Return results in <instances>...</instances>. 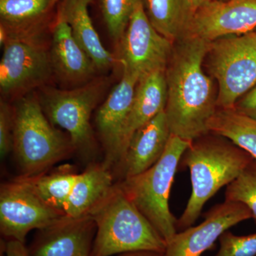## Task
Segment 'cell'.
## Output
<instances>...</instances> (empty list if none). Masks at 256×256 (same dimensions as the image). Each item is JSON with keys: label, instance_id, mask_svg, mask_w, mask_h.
I'll return each instance as SVG.
<instances>
[{"label": "cell", "instance_id": "1", "mask_svg": "<svg viewBox=\"0 0 256 256\" xmlns=\"http://www.w3.org/2000/svg\"><path fill=\"white\" fill-rule=\"evenodd\" d=\"M210 44L185 35L175 42L165 70L168 126L172 134L188 142L210 132L208 122L218 110V92L203 70Z\"/></svg>", "mask_w": 256, "mask_h": 256}, {"label": "cell", "instance_id": "2", "mask_svg": "<svg viewBox=\"0 0 256 256\" xmlns=\"http://www.w3.org/2000/svg\"><path fill=\"white\" fill-rule=\"evenodd\" d=\"M208 134L192 141L180 161V165L190 170L192 183L188 204L178 220L182 230L192 226L206 202L238 178L254 159L226 138Z\"/></svg>", "mask_w": 256, "mask_h": 256}, {"label": "cell", "instance_id": "3", "mask_svg": "<svg viewBox=\"0 0 256 256\" xmlns=\"http://www.w3.org/2000/svg\"><path fill=\"white\" fill-rule=\"evenodd\" d=\"M96 232L92 256L149 252L163 255L166 242L138 210L118 183L92 210Z\"/></svg>", "mask_w": 256, "mask_h": 256}, {"label": "cell", "instance_id": "4", "mask_svg": "<svg viewBox=\"0 0 256 256\" xmlns=\"http://www.w3.org/2000/svg\"><path fill=\"white\" fill-rule=\"evenodd\" d=\"M191 142L172 134L159 161L144 172L118 182L128 198L150 222L166 244L178 233L170 196L182 156Z\"/></svg>", "mask_w": 256, "mask_h": 256}, {"label": "cell", "instance_id": "5", "mask_svg": "<svg viewBox=\"0 0 256 256\" xmlns=\"http://www.w3.org/2000/svg\"><path fill=\"white\" fill-rule=\"evenodd\" d=\"M13 110V151L22 176L44 172L74 150L70 138L50 124L36 98H22Z\"/></svg>", "mask_w": 256, "mask_h": 256}, {"label": "cell", "instance_id": "6", "mask_svg": "<svg viewBox=\"0 0 256 256\" xmlns=\"http://www.w3.org/2000/svg\"><path fill=\"white\" fill-rule=\"evenodd\" d=\"M106 86V80L98 79L72 90L47 88L40 97L50 124L66 131L74 150L87 161L96 156L97 142L90 118Z\"/></svg>", "mask_w": 256, "mask_h": 256}, {"label": "cell", "instance_id": "7", "mask_svg": "<svg viewBox=\"0 0 256 256\" xmlns=\"http://www.w3.org/2000/svg\"><path fill=\"white\" fill-rule=\"evenodd\" d=\"M206 56L218 82V108H233L256 85V32L210 42Z\"/></svg>", "mask_w": 256, "mask_h": 256}, {"label": "cell", "instance_id": "8", "mask_svg": "<svg viewBox=\"0 0 256 256\" xmlns=\"http://www.w3.org/2000/svg\"><path fill=\"white\" fill-rule=\"evenodd\" d=\"M120 62L122 72L140 78L156 70H166L174 43L160 34L150 22L144 1L134 8L120 38Z\"/></svg>", "mask_w": 256, "mask_h": 256}, {"label": "cell", "instance_id": "9", "mask_svg": "<svg viewBox=\"0 0 256 256\" xmlns=\"http://www.w3.org/2000/svg\"><path fill=\"white\" fill-rule=\"evenodd\" d=\"M65 214L42 201L18 178L0 188V230L8 240L24 242L32 230L56 223Z\"/></svg>", "mask_w": 256, "mask_h": 256}, {"label": "cell", "instance_id": "10", "mask_svg": "<svg viewBox=\"0 0 256 256\" xmlns=\"http://www.w3.org/2000/svg\"><path fill=\"white\" fill-rule=\"evenodd\" d=\"M54 72L50 54L30 42L9 38L0 62V88L6 95L42 85Z\"/></svg>", "mask_w": 256, "mask_h": 256}, {"label": "cell", "instance_id": "11", "mask_svg": "<svg viewBox=\"0 0 256 256\" xmlns=\"http://www.w3.org/2000/svg\"><path fill=\"white\" fill-rule=\"evenodd\" d=\"M138 80L122 72V78L96 112V127L104 151L102 163L111 171L118 170L124 156V128Z\"/></svg>", "mask_w": 256, "mask_h": 256}, {"label": "cell", "instance_id": "12", "mask_svg": "<svg viewBox=\"0 0 256 256\" xmlns=\"http://www.w3.org/2000/svg\"><path fill=\"white\" fill-rule=\"evenodd\" d=\"M252 218V212L239 202L226 201L212 207L204 220L175 234L162 256H202L234 226Z\"/></svg>", "mask_w": 256, "mask_h": 256}, {"label": "cell", "instance_id": "13", "mask_svg": "<svg viewBox=\"0 0 256 256\" xmlns=\"http://www.w3.org/2000/svg\"><path fill=\"white\" fill-rule=\"evenodd\" d=\"M256 30V0H215L197 10L186 34L208 42Z\"/></svg>", "mask_w": 256, "mask_h": 256}, {"label": "cell", "instance_id": "14", "mask_svg": "<svg viewBox=\"0 0 256 256\" xmlns=\"http://www.w3.org/2000/svg\"><path fill=\"white\" fill-rule=\"evenodd\" d=\"M96 226L90 216H66L38 230L30 249L32 256H92Z\"/></svg>", "mask_w": 256, "mask_h": 256}, {"label": "cell", "instance_id": "15", "mask_svg": "<svg viewBox=\"0 0 256 256\" xmlns=\"http://www.w3.org/2000/svg\"><path fill=\"white\" fill-rule=\"evenodd\" d=\"M172 133L164 111L132 134L118 170L124 178L144 172L164 154Z\"/></svg>", "mask_w": 256, "mask_h": 256}, {"label": "cell", "instance_id": "16", "mask_svg": "<svg viewBox=\"0 0 256 256\" xmlns=\"http://www.w3.org/2000/svg\"><path fill=\"white\" fill-rule=\"evenodd\" d=\"M50 56L54 72L64 82H86L96 74L92 60L74 38L68 24L58 16L54 28Z\"/></svg>", "mask_w": 256, "mask_h": 256}, {"label": "cell", "instance_id": "17", "mask_svg": "<svg viewBox=\"0 0 256 256\" xmlns=\"http://www.w3.org/2000/svg\"><path fill=\"white\" fill-rule=\"evenodd\" d=\"M166 99L165 70L152 72L139 79L124 128V156L132 134L164 111Z\"/></svg>", "mask_w": 256, "mask_h": 256}, {"label": "cell", "instance_id": "18", "mask_svg": "<svg viewBox=\"0 0 256 256\" xmlns=\"http://www.w3.org/2000/svg\"><path fill=\"white\" fill-rule=\"evenodd\" d=\"M92 0H64L58 16L70 26L74 38L92 60L97 70L112 67L114 57L102 46L88 13Z\"/></svg>", "mask_w": 256, "mask_h": 256}, {"label": "cell", "instance_id": "19", "mask_svg": "<svg viewBox=\"0 0 256 256\" xmlns=\"http://www.w3.org/2000/svg\"><path fill=\"white\" fill-rule=\"evenodd\" d=\"M114 184L110 169L102 162L92 163L85 171L79 173L66 204L64 214L72 218L89 215L108 194Z\"/></svg>", "mask_w": 256, "mask_h": 256}, {"label": "cell", "instance_id": "20", "mask_svg": "<svg viewBox=\"0 0 256 256\" xmlns=\"http://www.w3.org/2000/svg\"><path fill=\"white\" fill-rule=\"evenodd\" d=\"M146 14L153 28L175 43L188 33L194 12L188 0H146Z\"/></svg>", "mask_w": 256, "mask_h": 256}, {"label": "cell", "instance_id": "21", "mask_svg": "<svg viewBox=\"0 0 256 256\" xmlns=\"http://www.w3.org/2000/svg\"><path fill=\"white\" fill-rule=\"evenodd\" d=\"M208 130L228 139L256 160V119L233 108H218L210 120Z\"/></svg>", "mask_w": 256, "mask_h": 256}, {"label": "cell", "instance_id": "22", "mask_svg": "<svg viewBox=\"0 0 256 256\" xmlns=\"http://www.w3.org/2000/svg\"><path fill=\"white\" fill-rule=\"evenodd\" d=\"M78 174L70 168H60L48 174L42 172L34 176H21L18 178L22 180L42 201L64 214L66 204Z\"/></svg>", "mask_w": 256, "mask_h": 256}, {"label": "cell", "instance_id": "23", "mask_svg": "<svg viewBox=\"0 0 256 256\" xmlns=\"http://www.w3.org/2000/svg\"><path fill=\"white\" fill-rule=\"evenodd\" d=\"M225 200L239 202L246 206L256 223V159H252L238 178L226 186Z\"/></svg>", "mask_w": 256, "mask_h": 256}, {"label": "cell", "instance_id": "24", "mask_svg": "<svg viewBox=\"0 0 256 256\" xmlns=\"http://www.w3.org/2000/svg\"><path fill=\"white\" fill-rule=\"evenodd\" d=\"M143 0H99L101 12L110 36L120 41L134 8Z\"/></svg>", "mask_w": 256, "mask_h": 256}, {"label": "cell", "instance_id": "25", "mask_svg": "<svg viewBox=\"0 0 256 256\" xmlns=\"http://www.w3.org/2000/svg\"><path fill=\"white\" fill-rule=\"evenodd\" d=\"M50 8L52 0H0V15L8 24L32 21Z\"/></svg>", "mask_w": 256, "mask_h": 256}, {"label": "cell", "instance_id": "26", "mask_svg": "<svg viewBox=\"0 0 256 256\" xmlns=\"http://www.w3.org/2000/svg\"><path fill=\"white\" fill-rule=\"evenodd\" d=\"M220 247L215 256H256V233L236 236L226 230L222 234Z\"/></svg>", "mask_w": 256, "mask_h": 256}, {"label": "cell", "instance_id": "27", "mask_svg": "<svg viewBox=\"0 0 256 256\" xmlns=\"http://www.w3.org/2000/svg\"><path fill=\"white\" fill-rule=\"evenodd\" d=\"M14 110L4 101L0 104V156L4 159L13 150Z\"/></svg>", "mask_w": 256, "mask_h": 256}, {"label": "cell", "instance_id": "28", "mask_svg": "<svg viewBox=\"0 0 256 256\" xmlns=\"http://www.w3.org/2000/svg\"><path fill=\"white\" fill-rule=\"evenodd\" d=\"M234 108L238 112L256 119V85L236 102Z\"/></svg>", "mask_w": 256, "mask_h": 256}, {"label": "cell", "instance_id": "29", "mask_svg": "<svg viewBox=\"0 0 256 256\" xmlns=\"http://www.w3.org/2000/svg\"><path fill=\"white\" fill-rule=\"evenodd\" d=\"M6 256H32L24 242L16 240H8L4 246Z\"/></svg>", "mask_w": 256, "mask_h": 256}, {"label": "cell", "instance_id": "30", "mask_svg": "<svg viewBox=\"0 0 256 256\" xmlns=\"http://www.w3.org/2000/svg\"><path fill=\"white\" fill-rule=\"evenodd\" d=\"M117 256H162V255L154 252H138L120 254V255H118Z\"/></svg>", "mask_w": 256, "mask_h": 256}, {"label": "cell", "instance_id": "31", "mask_svg": "<svg viewBox=\"0 0 256 256\" xmlns=\"http://www.w3.org/2000/svg\"><path fill=\"white\" fill-rule=\"evenodd\" d=\"M188 1H190L192 9L195 13L197 10L200 9L204 5L208 4L210 2L215 1V0H188Z\"/></svg>", "mask_w": 256, "mask_h": 256}, {"label": "cell", "instance_id": "32", "mask_svg": "<svg viewBox=\"0 0 256 256\" xmlns=\"http://www.w3.org/2000/svg\"><path fill=\"white\" fill-rule=\"evenodd\" d=\"M58 1L60 0H52V6H53Z\"/></svg>", "mask_w": 256, "mask_h": 256}, {"label": "cell", "instance_id": "33", "mask_svg": "<svg viewBox=\"0 0 256 256\" xmlns=\"http://www.w3.org/2000/svg\"><path fill=\"white\" fill-rule=\"evenodd\" d=\"M255 31L256 32V30H255Z\"/></svg>", "mask_w": 256, "mask_h": 256}]
</instances>
